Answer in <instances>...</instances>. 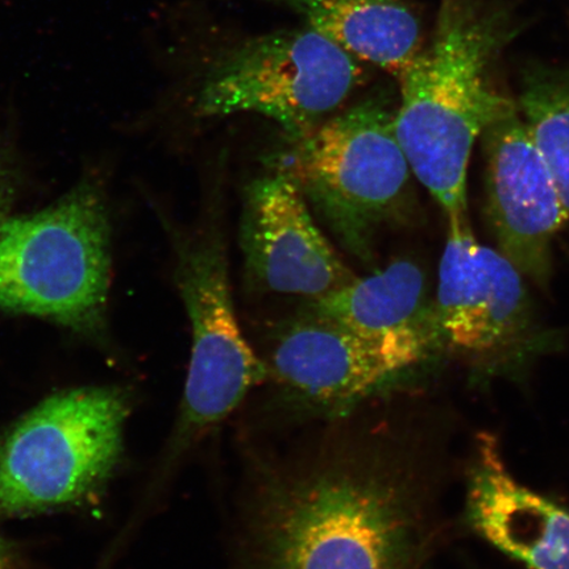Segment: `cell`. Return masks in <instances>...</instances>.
Masks as SVG:
<instances>
[{
	"label": "cell",
	"mask_w": 569,
	"mask_h": 569,
	"mask_svg": "<svg viewBox=\"0 0 569 569\" xmlns=\"http://www.w3.org/2000/svg\"><path fill=\"white\" fill-rule=\"evenodd\" d=\"M421 510L382 448L341 445L276 475L254 511V569H419Z\"/></svg>",
	"instance_id": "cell-1"
},
{
	"label": "cell",
	"mask_w": 569,
	"mask_h": 569,
	"mask_svg": "<svg viewBox=\"0 0 569 569\" xmlns=\"http://www.w3.org/2000/svg\"><path fill=\"white\" fill-rule=\"evenodd\" d=\"M507 40L495 16L447 4L427 48L402 73L395 130L411 173L447 217L466 216L468 166L475 141L516 104L492 82Z\"/></svg>",
	"instance_id": "cell-2"
},
{
	"label": "cell",
	"mask_w": 569,
	"mask_h": 569,
	"mask_svg": "<svg viewBox=\"0 0 569 569\" xmlns=\"http://www.w3.org/2000/svg\"><path fill=\"white\" fill-rule=\"evenodd\" d=\"M130 415L119 387L61 390L28 411L0 437V519L94 496L122 459Z\"/></svg>",
	"instance_id": "cell-3"
},
{
	"label": "cell",
	"mask_w": 569,
	"mask_h": 569,
	"mask_svg": "<svg viewBox=\"0 0 569 569\" xmlns=\"http://www.w3.org/2000/svg\"><path fill=\"white\" fill-rule=\"evenodd\" d=\"M109 282V219L91 184L47 210L0 223V309L96 333Z\"/></svg>",
	"instance_id": "cell-4"
},
{
	"label": "cell",
	"mask_w": 569,
	"mask_h": 569,
	"mask_svg": "<svg viewBox=\"0 0 569 569\" xmlns=\"http://www.w3.org/2000/svg\"><path fill=\"white\" fill-rule=\"evenodd\" d=\"M395 113L377 99L355 104L295 141L282 169L339 244L362 262L373 260L381 227L410 203L411 169Z\"/></svg>",
	"instance_id": "cell-5"
},
{
	"label": "cell",
	"mask_w": 569,
	"mask_h": 569,
	"mask_svg": "<svg viewBox=\"0 0 569 569\" xmlns=\"http://www.w3.org/2000/svg\"><path fill=\"white\" fill-rule=\"evenodd\" d=\"M361 78L360 61L311 28L272 32L213 63L196 111L202 118L256 113L272 119L295 142L329 119Z\"/></svg>",
	"instance_id": "cell-6"
},
{
	"label": "cell",
	"mask_w": 569,
	"mask_h": 569,
	"mask_svg": "<svg viewBox=\"0 0 569 569\" xmlns=\"http://www.w3.org/2000/svg\"><path fill=\"white\" fill-rule=\"evenodd\" d=\"M177 259L191 353L180 415L162 461L167 471L269 377L267 362L249 346L238 322L222 233L209 229L181 241Z\"/></svg>",
	"instance_id": "cell-7"
},
{
	"label": "cell",
	"mask_w": 569,
	"mask_h": 569,
	"mask_svg": "<svg viewBox=\"0 0 569 569\" xmlns=\"http://www.w3.org/2000/svg\"><path fill=\"white\" fill-rule=\"evenodd\" d=\"M442 351L438 339L371 336L308 311L277 333L267 366L291 401L337 417L402 387Z\"/></svg>",
	"instance_id": "cell-8"
},
{
	"label": "cell",
	"mask_w": 569,
	"mask_h": 569,
	"mask_svg": "<svg viewBox=\"0 0 569 569\" xmlns=\"http://www.w3.org/2000/svg\"><path fill=\"white\" fill-rule=\"evenodd\" d=\"M525 280L497 248L476 239L467 213L448 218L433 298L446 350L480 362L526 350L536 316Z\"/></svg>",
	"instance_id": "cell-9"
},
{
	"label": "cell",
	"mask_w": 569,
	"mask_h": 569,
	"mask_svg": "<svg viewBox=\"0 0 569 569\" xmlns=\"http://www.w3.org/2000/svg\"><path fill=\"white\" fill-rule=\"evenodd\" d=\"M487 217L497 249L526 279L546 288L552 244L569 211L521 112H505L482 133Z\"/></svg>",
	"instance_id": "cell-10"
},
{
	"label": "cell",
	"mask_w": 569,
	"mask_h": 569,
	"mask_svg": "<svg viewBox=\"0 0 569 569\" xmlns=\"http://www.w3.org/2000/svg\"><path fill=\"white\" fill-rule=\"evenodd\" d=\"M240 247L248 273L274 293L311 301L355 279L320 231L295 178L284 170L248 183Z\"/></svg>",
	"instance_id": "cell-11"
},
{
	"label": "cell",
	"mask_w": 569,
	"mask_h": 569,
	"mask_svg": "<svg viewBox=\"0 0 569 569\" xmlns=\"http://www.w3.org/2000/svg\"><path fill=\"white\" fill-rule=\"evenodd\" d=\"M473 530L529 569H569V510L519 483L496 440H479L467 488Z\"/></svg>",
	"instance_id": "cell-12"
},
{
	"label": "cell",
	"mask_w": 569,
	"mask_h": 569,
	"mask_svg": "<svg viewBox=\"0 0 569 569\" xmlns=\"http://www.w3.org/2000/svg\"><path fill=\"white\" fill-rule=\"evenodd\" d=\"M319 318L371 336H421L443 345L426 274L411 260H397L309 302ZM446 350V348H445Z\"/></svg>",
	"instance_id": "cell-13"
},
{
	"label": "cell",
	"mask_w": 569,
	"mask_h": 569,
	"mask_svg": "<svg viewBox=\"0 0 569 569\" xmlns=\"http://www.w3.org/2000/svg\"><path fill=\"white\" fill-rule=\"evenodd\" d=\"M359 61L400 76L421 51V24L403 0H272Z\"/></svg>",
	"instance_id": "cell-14"
},
{
	"label": "cell",
	"mask_w": 569,
	"mask_h": 569,
	"mask_svg": "<svg viewBox=\"0 0 569 569\" xmlns=\"http://www.w3.org/2000/svg\"><path fill=\"white\" fill-rule=\"evenodd\" d=\"M519 112L569 211V74L528 77Z\"/></svg>",
	"instance_id": "cell-15"
},
{
	"label": "cell",
	"mask_w": 569,
	"mask_h": 569,
	"mask_svg": "<svg viewBox=\"0 0 569 569\" xmlns=\"http://www.w3.org/2000/svg\"><path fill=\"white\" fill-rule=\"evenodd\" d=\"M0 569H23L18 550L2 536H0Z\"/></svg>",
	"instance_id": "cell-16"
},
{
	"label": "cell",
	"mask_w": 569,
	"mask_h": 569,
	"mask_svg": "<svg viewBox=\"0 0 569 569\" xmlns=\"http://www.w3.org/2000/svg\"><path fill=\"white\" fill-rule=\"evenodd\" d=\"M11 197V187L9 177L4 172L2 163H0V223L7 218Z\"/></svg>",
	"instance_id": "cell-17"
}]
</instances>
